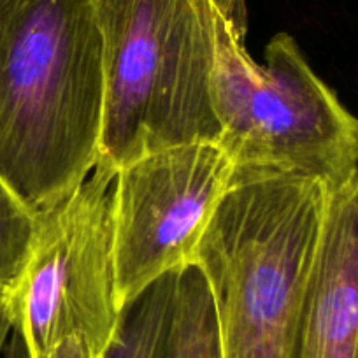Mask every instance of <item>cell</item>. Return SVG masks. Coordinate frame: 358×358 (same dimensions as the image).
I'll return each instance as SVG.
<instances>
[{"label": "cell", "mask_w": 358, "mask_h": 358, "mask_svg": "<svg viewBox=\"0 0 358 358\" xmlns=\"http://www.w3.org/2000/svg\"><path fill=\"white\" fill-rule=\"evenodd\" d=\"M102 113L97 0H0V178L36 215L92 174Z\"/></svg>", "instance_id": "cell-1"}, {"label": "cell", "mask_w": 358, "mask_h": 358, "mask_svg": "<svg viewBox=\"0 0 358 358\" xmlns=\"http://www.w3.org/2000/svg\"><path fill=\"white\" fill-rule=\"evenodd\" d=\"M332 190L236 169L192 264L211 290L223 358H292Z\"/></svg>", "instance_id": "cell-2"}, {"label": "cell", "mask_w": 358, "mask_h": 358, "mask_svg": "<svg viewBox=\"0 0 358 358\" xmlns=\"http://www.w3.org/2000/svg\"><path fill=\"white\" fill-rule=\"evenodd\" d=\"M104 113L97 165L218 143L213 104L220 15L213 0H97Z\"/></svg>", "instance_id": "cell-3"}, {"label": "cell", "mask_w": 358, "mask_h": 358, "mask_svg": "<svg viewBox=\"0 0 358 358\" xmlns=\"http://www.w3.org/2000/svg\"><path fill=\"white\" fill-rule=\"evenodd\" d=\"M213 104L218 144L236 169L316 179L343 188L358 172V118L313 72L295 39L278 34L265 64L220 18Z\"/></svg>", "instance_id": "cell-4"}, {"label": "cell", "mask_w": 358, "mask_h": 358, "mask_svg": "<svg viewBox=\"0 0 358 358\" xmlns=\"http://www.w3.org/2000/svg\"><path fill=\"white\" fill-rule=\"evenodd\" d=\"M115 171L95 165L67 199L37 215L32 257L11 295L27 358L71 336L102 357L115 334Z\"/></svg>", "instance_id": "cell-5"}, {"label": "cell", "mask_w": 358, "mask_h": 358, "mask_svg": "<svg viewBox=\"0 0 358 358\" xmlns=\"http://www.w3.org/2000/svg\"><path fill=\"white\" fill-rule=\"evenodd\" d=\"M236 165L218 143L144 155L116 172V306L194 264L199 243L229 190Z\"/></svg>", "instance_id": "cell-6"}, {"label": "cell", "mask_w": 358, "mask_h": 358, "mask_svg": "<svg viewBox=\"0 0 358 358\" xmlns=\"http://www.w3.org/2000/svg\"><path fill=\"white\" fill-rule=\"evenodd\" d=\"M292 358H358V190H332Z\"/></svg>", "instance_id": "cell-7"}, {"label": "cell", "mask_w": 358, "mask_h": 358, "mask_svg": "<svg viewBox=\"0 0 358 358\" xmlns=\"http://www.w3.org/2000/svg\"><path fill=\"white\" fill-rule=\"evenodd\" d=\"M179 273L165 274L123 306L101 358H164Z\"/></svg>", "instance_id": "cell-8"}, {"label": "cell", "mask_w": 358, "mask_h": 358, "mask_svg": "<svg viewBox=\"0 0 358 358\" xmlns=\"http://www.w3.org/2000/svg\"><path fill=\"white\" fill-rule=\"evenodd\" d=\"M164 358H223L215 302L197 265L179 273Z\"/></svg>", "instance_id": "cell-9"}, {"label": "cell", "mask_w": 358, "mask_h": 358, "mask_svg": "<svg viewBox=\"0 0 358 358\" xmlns=\"http://www.w3.org/2000/svg\"><path fill=\"white\" fill-rule=\"evenodd\" d=\"M39 216L0 178V294L11 297L27 271Z\"/></svg>", "instance_id": "cell-10"}, {"label": "cell", "mask_w": 358, "mask_h": 358, "mask_svg": "<svg viewBox=\"0 0 358 358\" xmlns=\"http://www.w3.org/2000/svg\"><path fill=\"white\" fill-rule=\"evenodd\" d=\"M220 15L232 25L239 37H246L248 18H246V0H213Z\"/></svg>", "instance_id": "cell-11"}, {"label": "cell", "mask_w": 358, "mask_h": 358, "mask_svg": "<svg viewBox=\"0 0 358 358\" xmlns=\"http://www.w3.org/2000/svg\"><path fill=\"white\" fill-rule=\"evenodd\" d=\"M41 358H101V355L95 353L81 337L71 336L60 341Z\"/></svg>", "instance_id": "cell-12"}, {"label": "cell", "mask_w": 358, "mask_h": 358, "mask_svg": "<svg viewBox=\"0 0 358 358\" xmlns=\"http://www.w3.org/2000/svg\"><path fill=\"white\" fill-rule=\"evenodd\" d=\"M13 330H15V311H13L11 297L0 294V358H4Z\"/></svg>", "instance_id": "cell-13"}, {"label": "cell", "mask_w": 358, "mask_h": 358, "mask_svg": "<svg viewBox=\"0 0 358 358\" xmlns=\"http://www.w3.org/2000/svg\"><path fill=\"white\" fill-rule=\"evenodd\" d=\"M4 358H27L25 344H23L22 336H20L18 330H13L11 339H9L8 348H6Z\"/></svg>", "instance_id": "cell-14"}, {"label": "cell", "mask_w": 358, "mask_h": 358, "mask_svg": "<svg viewBox=\"0 0 358 358\" xmlns=\"http://www.w3.org/2000/svg\"><path fill=\"white\" fill-rule=\"evenodd\" d=\"M355 185H357V190H358V172H357V178H355Z\"/></svg>", "instance_id": "cell-15"}]
</instances>
